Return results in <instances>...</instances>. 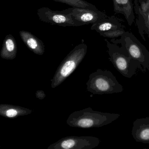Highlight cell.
<instances>
[{"instance_id": "1", "label": "cell", "mask_w": 149, "mask_h": 149, "mask_svg": "<svg viewBox=\"0 0 149 149\" xmlns=\"http://www.w3.org/2000/svg\"><path fill=\"white\" fill-rule=\"evenodd\" d=\"M120 116L119 114L94 111L88 107L71 113L67 120V123L71 127L77 128H98L110 124Z\"/></svg>"}, {"instance_id": "2", "label": "cell", "mask_w": 149, "mask_h": 149, "mask_svg": "<svg viewBox=\"0 0 149 149\" xmlns=\"http://www.w3.org/2000/svg\"><path fill=\"white\" fill-rule=\"evenodd\" d=\"M86 84L88 91L94 95L119 93L123 91L112 72L101 69L90 75Z\"/></svg>"}, {"instance_id": "3", "label": "cell", "mask_w": 149, "mask_h": 149, "mask_svg": "<svg viewBox=\"0 0 149 149\" xmlns=\"http://www.w3.org/2000/svg\"><path fill=\"white\" fill-rule=\"evenodd\" d=\"M109 59L115 68L123 76L128 78L132 77L139 70L144 72L143 67L136 61L132 59L124 47H119L115 44L110 43L108 41Z\"/></svg>"}, {"instance_id": "4", "label": "cell", "mask_w": 149, "mask_h": 149, "mask_svg": "<svg viewBox=\"0 0 149 149\" xmlns=\"http://www.w3.org/2000/svg\"><path fill=\"white\" fill-rule=\"evenodd\" d=\"M88 46L82 43L76 46L58 67L51 82V87L56 88L62 83L77 68L87 54Z\"/></svg>"}, {"instance_id": "5", "label": "cell", "mask_w": 149, "mask_h": 149, "mask_svg": "<svg viewBox=\"0 0 149 149\" xmlns=\"http://www.w3.org/2000/svg\"><path fill=\"white\" fill-rule=\"evenodd\" d=\"M120 43L124 47L130 56L139 63L144 71L149 72V52L146 48L129 32H125L121 36Z\"/></svg>"}, {"instance_id": "6", "label": "cell", "mask_w": 149, "mask_h": 149, "mask_svg": "<svg viewBox=\"0 0 149 149\" xmlns=\"http://www.w3.org/2000/svg\"><path fill=\"white\" fill-rule=\"evenodd\" d=\"M101 140L92 136H70L50 145L48 149H92L97 147Z\"/></svg>"}, {"instance_id": "7", "label": "cell", "mask_w": 149, "mask_h": 149, "mask_svg": "<svg viewBox=\"0 0 149 149\" xmlns=\"http://www.w3.org/2000/svg\"><path fill=\"white\" fill-rule=\"evenodd\" d=\"M72 8L63 11H54L47 7L37 10V15L41 21L63 27L76 26L71 15Z\"/></svg>"}, {"instance_id": "8", "label": "cell", "mask_w": 149, "mask_h": 149, "mask_svg": "<svg viewBox=\"0 0 149 149\" xmlns=\"http://www.w3.org/2000/svg\"><path fill=\"white\" fill-rule=\"evenodd\" d=\"M71 15L76 26L94 24L108 19V16L99 10L82 8H72Z\"/></svg>"}, {"instance_id": "9", "label": "cell", "mask_w": 149, "mask_h": 149, "mask_svg": "<svg viewBox=\"0 0 149 149\" xmlns=\"http://www.w3.org/2000/svg\"><path fill=\"white\" fill-rule=\"evenodd\" d=\"M107 19L100 22L92 24L91 30H95L104 37L114 38L122 36L125 31L118 22L109 21Z\"/></svg>"}, {"instance_id": "10", "label": "cell", "mask_w": 149, "mask_h": 149, "mask_svg": "<svg viewBox=\"0 0 149 149\" xmlns=\"http://www.w3.org/2000/svg\"><path fill=\"white\" fill-rule=\"evenodd\" d=\"M132 135L136 142L149 144V117L134 121Z\"/></svg>"}, {"instance_id": "11", "label": "cell", "mask_w": 149, "mask_h": 149, "mask_svg": "<svg viewBox=\"0 0 149 149\" xmlns=\"http://www.w3.org/2000/svg\"><path fill=\"white\" fill-rule=\"evenodd\" d=\"M19 34L22 41L31 51L39 55L43 54L45 46L42 41L28 31H20Z\"/></svg>"}, {"instance_id": "12", "label": "cell", "mask_w": 149, "mask_h": 149, "mask_svg": "<svg viewBox=\"0 0 149 149\" xmlns=\"http://www.w3.org/2000/svg\"><path fill=\"white\" fill-rule=\"evenodd\" d=\"M113 2L114 12L123 15L131 26L135 19L131 0H113Z\"/></svg>"}, {"instance_id": "13", "label": "cell", "mask_w": 149, "mask_h": 149, "mask_svg": "<svg viewBox=\"0 0 149 149\" xmlns=\"http://www.w3.org/2000/svg\"><path fill=\"white\" fill-rule=\"evenodd\" d=\"M33 112L29 109L12 104H0V115L7 118H15L21 116L29 115Z\"/></svg>"}, {"instance_id": "14", "label": "cell", "mask_w": 149, "mask_h": 149, "mask_svg": "<svg viewBox=\"0 0 149 149\" xmlns=\"http://www.w3.org/2000/svg\"><path fill=\"white\" fill-rule=\"evenodd\" d=\"M18 47L15 39L12 35H8L3 41L0 56L6 60H13L16 57Z\"/></svg>"}, {"instance_id": "15", "label": "cell", "mask_w": 149, "mask_h": 149, "mask_svg": "<svg viewBox=\"0 0 149 149\" xmlns=\"http://www.w3.org/2000/svg\"><path fill=\"white\" fill-rule=\"evenodd\" d=\"M57 2L67 4L72 7L82 8L92 10H97L95 6L84 0H54Z\"/></svg>"}, {"instance_id": "16", "label": "cell", "mask_w": 149, "mask_h": 149, "mask_svg": "<svg viewBox=\"0 0 149 149\" xmlns=\"http://www.w3.org/2000/svg\"><path fill=\"white\" fill-rule=\"evenodd\" d=\"M140 11L144 20L145 26L147 28L149 37V0L141 4Z\"/></svg>"}, {"instance_id": "17", "label": "cell", "mask_w": 149, "mask_h": 149, "mask_svg": "<svg viewBox=\"0 0 149 149\" xmlns=\"http://www.w3.org/2000/svg\"><path fill=\"white\" fill-rule=\"evenodd\" d=\"M36 97L40 99V100L44 99L46 97V94H45L44 91H37L36 93Z\"/></svg>"}]
</instances>
